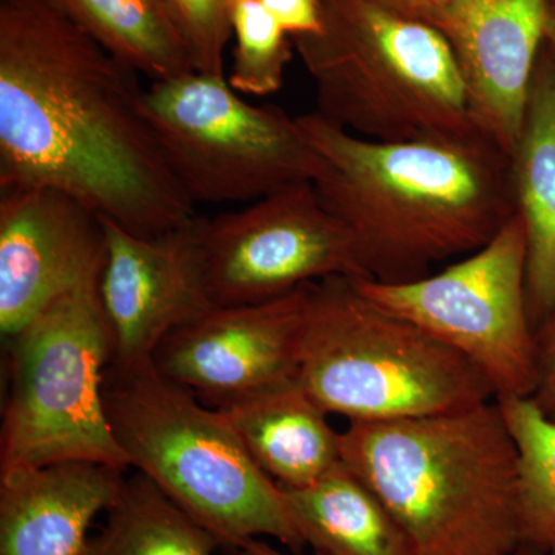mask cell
Here are the masks:
<instances>
[{
	"label": "cell",
	"mask_w": 555,
	"mask_h": 555,
	"mask_svg": "<svg viewBox=\"0 0 555 555\" xmlns=\"http://www.w3.org/2000/svg\"><path fill=\"white\" fill-rule=\"evenodd\" d=\"M297 379L327 414L392 422L495 400L465 357L361 294L356 278L312 283Z\"/></svg>",
	"instance_id": "6"
},
{
	"label": "cell",
	"mask_w": 555,
	"mask_h": 555,
	"mask_svg": "<svg viewBox=\"0 0 555 555\" xmlns=\"http://www.w3.org/2000/svg\"><path fill=\"white\" fill-rule=\"evenodd\" d=\"M550 555H555V546L550 551Z\"/></svg>",
	"instance_id": "30"
},
{
	"label": "cell",
	"mask_w": 555,
	"mask_h": 555,
	"mask_svg": "<svg viewBox=\"0 0 555 555\" xmlns=\"http://www.w3.org/2000/svg\"><path fill=\"white\" fill-rule=\"evenodd\" d=\"M204 264L214 306L257 305L332 276L367 278L352 236L312 182L206 218Z\"/></svg>",
	"instance_id": "10"
},
{
	"label": "cell",
	"mask_w": 555,
	"mask_h": 555,
	"mask_svg": "<svg viewBox=\"0 0 555 555\" xmlns=\"http://www.w3.org/2000/svg\"><path fill=\"white\" fill-rule=\"evenodd\" d=\"M516 214L526 235V298L534 331L555 309V73L537 65L513 158Z\"/></svg>",
	"instance_id": "17"
},
{
	"label": "cell",
	"mask_w": 555,
	"mask_h": 555,
	"mask_svg": "<svg viewBox=\"0 0 555 555\" xmlns=\"http://www.w3.org/2000/svg\"><path fill=\"white\" fill-rule=\"evenodd\" d=\"M104 218L68 193L0 188V332L20 334L67 292L101 275Z\"/></svg>",
	"instance_id": "13"
},
{
	"label": "cell",
	"mask_w": 555,
	"mask_h": 555,
	"mask_svg": "<svg viewBox=\"0 0 555 555\" xmlns=\"http://www.w3.org/2000/svg\"><path fill=\"white\" fill-rule=\"evenodd\" d=\"M100 276L72 288L3 341L9 392L0 430V470L57 463L130 469L105 414L112 346Z\"/></svg>",
	"instance_id": "7"
},
{
	"label": "cell",
	"mask_w": 555,
	"mask_h": 555,
	"mask_svg": "<svg viewBox=\"0 0 555 555\" xmlns=\"http://www.w3.org/2000/svg\"><path fill=\"white\" fill-rule=\"evenodd\" d=\"M551 0H433L418 20L451 46L478 127L513 158Z\"/></svg>",
	"instance_id": "14"
},
{
	"label": "cell",
	"mask_w": 555,
	"mask_h": 555,
	"mask_svg": "<svg viewBox=\"0 0 555 555\" xmlns=\"http://www.w3.org/2000/svg\"><path fill=\"white\" fill-rule=\"evenodd\" d=\"M364 297L469 360L495 400L529 398L535 331L526 298V235L518 215L494 238L437 273L379 283L356 278Z\"/></svg>",
	"instance_id": "9"
},
{
	"label": "cell",
	"mask_w": 555,
	"mask_h": 555,
	"mask_svg": "<svg viewBox=\"0 0 555 555\" xmlns=\"http://www.w3.org/2000/svg\"><path fill=\"white\" fill-rule=\"evenodd\" d=\"M204 222L193 217L155 236L104 219L100 299L112 346L108 366L149 363L167 335L214 308L204 264Z\"/></svg>",
	"instance_id": "12"
},
{
	"label": "cell",
	"mask_w": 555,
	"mask_h": 555,
	"mask_svg": "<svg viewBox=\"0 0 555 555\" xmlns=\"http://www.w3.org/2000/svg\"><path fill=\"white\" fill-rule=\"evenodd\" d=\"M529 400L555 426V309L535 328L534 387Z\"/></svg>",
	"instance_id": "24"
},
{
	"label": "cell",
	"mask_w": 555,
	"mask_h": 555,
	"mask_svg": "<svg viewBox=\"0 0 555 555\" xmlns=\"http://www.w3.org/2000/svg\"><path fill=\"white\" fill-rule=\"evenodd\" d=\"M195 72L228 76L224 57L232 35L233 0H164Z\"/></svg>",
	"instance_id": "23"
},
{
	"label": "cell",
	"mask_w": 555,
	"mask_h": 555,
	"mask_svg": "<svg viewBox=\"0 0 555 555\" xmlns=\"http://www.w3.org/2000/svg\"><path fill=\"white\" fill-rule=\"evenodd\" d=\"M218 411L280 488H308L341 463V433L297 378Z\"/></svg>",
	"instance_id": "16"
},
{
	"label": "cell",
	"mask_w": 555,
	"mask_h": 555,
	"mask_svg": "<svg viewBox=\"0 0 555 555\" xmlns=\"http://www.w3.org/2000/svg\"><path fill=\"white\" fill-rule=\"evenodd\" d=\"M144 108L195 206L254 203L320 177L323 163L298 119L276 105L250 104L228 76L190 72L150 82Z\"/></svg>",
	"instance_id": "8"
},
{
	"label": "cell",
	"mask_w": 555,
	"mask_h": 555,
	"mask_svg": "<svg viewBox=\"0 0 555 555\" xmlns=\"http://www.w3.org/2000/svg\"><path fill=\"white\" fill-rule=\"evenodd\" d=\"M546 39L550 40L554 53V73H555V0H551L550 21H547Z\"/></svg>",
	"instance_id": "28"
},
{
	"label": "cell",
	"mask_w": 555,
	"mask_h": 555,
	"mask_svg": "<svg viewBox=\"0 0 555 555\" xmlns=\"http://www.w3.org/2000/svg\"><path fill=\"white\" fill-rule=\"evenodd\" d=\"M124 481V470L96 463L0 470V555H83L91 521Z\"/></svg>",
	"instance_id": "15"
},
{
	"label": "cell",
	"mask_w": 555,
	"mask_h": 555,
	"mask_svg": "<svg viewBox=\"0 0 555 555\" xmlns=\"http://www.w3.org/2000/svg\"><path fill=\"white\" fill-rule=\"evenodd\" d=\"M323 21L321 35L295 38L318 115L374 141L483 133L451 46L433 25L375 0H323Z\"/></svg>",
	"instance_id": "5"
},
{
	"label": "cell",
	"mask_w": 555,
	"mask_h": 555,
	"mask_svg": "<svg viewBox=\"0 0 555 555\" xmlns=\"http://www.w3.org/2000/svg\"><path fill=\"white\" fill-rule=\"evenodd\" d=\"M116 60L150 82L195 72L164 0H53Z\"/></svg>",
	"instance_id": "19"
},
{
	"label": "cell",
	"mask_w": 555,
	"mask_h": 555,
	"mask_svg": "<svg viewBox=\"0 0 555 555\" xmlns=\"http://www.w3.org/2000/svg\"><path fill=\"white\" fill-rule=\"evenodd\" d=\"M144 91L53 0H0V188L61 190L141 236L195 217Z\"/></svg>",
	"instance_id": "1"
},
{
	"label": "cell",
	"mask_w": 555,
	"mask_h": 555,
	"mask_svg": "<svg viewBox=\"0 0 555 555\" xmlns=\"http://www.w3.org/2000/svg\"><path fill=\"white\" fill-rule=\"evenodd\" d=\"M233 64L228 82L243 96L281 90L291 61L287 35L258 0H233Z\"/></svg>",
	"instance_id": "22"
},
{
	"label": "cell",
	"mask_w": 555,
	"mask_h": 555,
	"mask_svg": "<svg viewBox=\"0 0 555 555\" xmlns=\"http://www.w3.org/2000/svg\"><path fill=\"white\" fill-rule=\"evenodd\" d=\"M310 286L257 305L214 306L167 335L153 366L214 409L297 378Z\"/></svg>",
	"instance_id": "11"
},
{
	"label": "cell",
	"mask_w": 555,
	"mask_h": 555,
	"mask_svg": "<svg viewBox=\"0 0 555 555\" xmlns=\"http://www.w3.org/2000/svg\"><path fill=\"white\" fill-rule=\"evenodd\" d=\"M341 462L403 526L416 555H506L521 545L520 454L496 400L350 422Z\"/></svg>",
	"instance_id": "3"
},
{
	"label": "cell",
	"mask_w": 555,
	"mask_h": 555,
	"mask_svg": "<svg viewBox=\"0 0 555 555\" xmlns=\"http://www.w3.org/2000/svg\"><path fill=\"white\" fill-rule=\"evenodd\" d=\"M320 155L313 181L369 280L408 283L486 246L516 215L513 160L483 133L374 141L317 112L298 116Z\"/></svg>",
	"instance_id": "2"
},
{
	"label": "cell",
	"mask_w": 555,
	"mask_h": 555,
	"mask_svg": "<svg viewBox=\"0 0 555 555\" xmlns=\"http://www.w3.org/2000/svg\"><path fill=\"white\" fill-rule=\"evenodd\" d=\"M240 555H287L280 553L275 547L268 545V543L258 542V540H248L240 547ZM312 555H320L313 553Z\"/></svg>",
	"instance_id": "27"
},
{
	"label": "cell",
	"mask_w": 555,
	"mask_h": 555,
	"mask_svg": "<svg viewBox=\"0 0 555 555\" xmlns=\"http://www.w3.org/2000/svg\"><path fill=\"white\" fill-rule=\"evenodd\" d=\"M100 534L83 555H211L217 537L142 474L126 478Z\"/></svg>",
	"instance_id": "20"
},
{
	"label": "cell",
	"mask_w": 555,
	"mask_h": 555,
	"mask_svg": "<svg viewBox=\"0 0 555 555\" xmlns=\"http://www.w3.org/2000/svg\"><path fill=\"white\" fill-rule=\"evenodd\" d=\"M281 491L315 554L416 555L403 526L343 462L308 488Z\"/></svg>",
	"instance_id": "18"
},
{
	"label": "cell",
	"mask_w": 555,
	"mask_h": 555,
	"mask_svg": "<svg viewBox=\"0 0 555 555\" xmlns=\"http://www.w3.org/2000/svg\"><path fill=\"white\" fill-rule=\"evenodd\" d=\"M520 454L521 543L555 546V426L529 398L496 400Z\"/></svg>",
	"instance_id": "21"
},
{
	"label": "cell",
	"mask_w": 555,
	"mask_h": 555,
	"mask_svg": "<svg viewBox=\"0 0 555 555\" xmlns=\"http://www.w3.org/2000/svg\"><path fill=\"white\" fill-rule=\"evenodd\" d=\"M375 2L382 3V5L397 11V13L404 14V16L418 20L420 14L423 13V10H425L433 0H375Z\"/></svg>",
	"instance_id": "26"
},
{
	"label": "cell",
	"mask_w": 555,
	"mask_h": 555,
	"mask_svg": "<svg viewBox=\"0 0 555 555\" xmlns=\"http://www.w3.org/2000/svg\"><path fill=\"white\" fill-rule=\"evenodd\" d=\"M506 555H550V553H547V551L545 550H540V547L526 545V543H521V545L518 546L517 550H514L513 553Z\"/></svg>",
	"instance_id": "29"
},
{
	"label": "cell",
	"mask_w": 555,
	"mask_h": 555,
	"mask_svg": "<svg viewBox=\"0 0 555 555\" xmlns=\"http://www.w3.org/2000/svg\"><path fill=\"white\" fill-rule=\"evenodd\" d=\"M104 404L130 467L238 553L268 535L294 553L306 546L286 499L255 463L218 409L175 385L152 361L105 371Z\"/></svg>",
	"instance_id": "4"
},
{
	"label": "cell",
	"mask_w": 555,
	"mask_h": 555,
	"mask_svg": "<svg viewBox=\"0 0 555 555\" xmlns=\"http://www.w3.org/2000/svg\"><path fill=\"white\" fill-rule=\"evenodd\" d=\"M292 38L323 33V0H258Z\"/></svg>",
	"instance_id": "25"
}]
</instances>
